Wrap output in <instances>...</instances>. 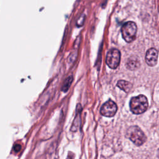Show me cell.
Here are the masks:
<instances>
[{"label": "cell", "instance_id": "obj_1", "mask_svg": "<svg viewBox=\"0 0 159 159\" xmlns=\"http://www.w3.org/2000/svg\"><path fill=\"white\" fill-rule=\"evenodd\" d=\"M129 106L132 113L135 114H140L147 111L148 106V102L145 96L140 94L137 96L132 98Z\"/></svg>", "mask_w": 159, "mask_h": 159}, {"label": "cell", "instance_id": "obj_2", "mask_svg": "<svg viewBox=\"0 0 159 159\" xmlns=\"http://www.w3.org/2000/svg\"><path fill=\"white\" fill-rule=\"evenodd\" d=\"M127 137L137 146L142 145L147 139L146 135L143 131L136 125L130 127L126 133Z\"/></svg>", "mask_w": 159, "mask_h": 159}, {"label": "cell", "instance_id": "obj_3", "mask_svg": "<svg viewBox=\"0 0 159 159\" xmlns=\"http://www.w3.org/2000/svg\"><path fill=\"white\" fill-rule=\"evenodd\" d=\"M137 30V27L134 22H126L121 27L122 36L126 42L130 43L136 39Z\"/></svg>", "mask_w": 159, "mask_h": 159}, {"label": "cell", "instance_id": "obj_4", "mask_svg": "<svg viewBox=\"0 0 159 159\" xmlns=\"http://www.w3.org/2000/svg\"><path fill=\"white\" fill-rule=\"evenodd\" d=\"M120 60V53L116 49L110 50L106 56V63L108 66L112 69H116L119 65Z\"/></svg>", "mask_w": 159, "mask_h": 159}, {"label": "cell", "instance_id": "obj_5", "mask_svg": "<svg viewBox=\"0 0 159 159\" xmlns=\"http://www.w3.org/2000/svg\"><path fill=\"white\" fill-rule=\"evenodd\" d=\"M117 110V106L116 104L111 101L109 100L106 101L101 107L100 112L105 117H112L114 116Z\"/></svg>", "mask_w": 159, "mask_h": 159}, {"label": "cell", "instance_id": "obj_6", "mask_svg": "<svg viewBox=\"0 0 159 159\" xmlns=\"http://www.w3.org/2000/svg\"><path fill=\"white\" fill-rule=\"evenodd\" d=\"M158 51L155 48H151L147 51L145 60L150 66H154L157 63Z\"/></svg>", "mask_w": 159, "mask_h": 159}, {"label": "cell", "instance_id": "obj_7", "mask_svg": "<svg viewBox=\"0 0 159 159\" xmlns=\"http://www.w3.org/2000/svg\"><path fill=\"white\" fill-rule=\"evenodd\" d=\"M140 66V61L139 59L135 57L132 56L129 58L126 62V66L128 69L130 70H134L137 69Z\"/></svg>", "mask_w": 159, "mask_h": 159}, {"label": "cell", "instance_id": "obj_8", "mask_svg": "<svg viewBox=\"0 0 159 159\" xmlns=\"http://www.w3.org/2000/svg\"><path fill=\"white\" fill-rule=\"evenodd\" d=\"M117 87L124 91L125 93H129L132 88V85L129 81L125 80H119L117 83Z\"/></svg>", "mask_w": 159, "mask_h": 159}, {"label": "cell", "instance_id": "obj_9", "mask_svg": "<svg viewBox=\"0 0 159 159\" xmlns=\"http://www.w3.org/2000/svg\"><path fill=\"white\" fill-rule=\"evenodd\" d=\"M73 81V76H69L68 78H66V80H65V83H64V84H63V86L62 88V90L65 92L67 91L68 88H70V84H71V82Z\"/></svg>", "mask_w": 159, "mask_h": 159}, {"label": "cell", "instance_id": "obj_10", "mask_svg": "<svg viewBox=\"0 0 159 159\" xmlns=\"http://www.w3.org/2000/svg\"><path fill=\"white\" fill-rule=\"evenodd\" d=\"M20 149H21V146L19 144H16L14 146V150L16 152H19L20 150Z\"/></svg>", "mask_w": 159, "mask_h": 159}]
</instances>
